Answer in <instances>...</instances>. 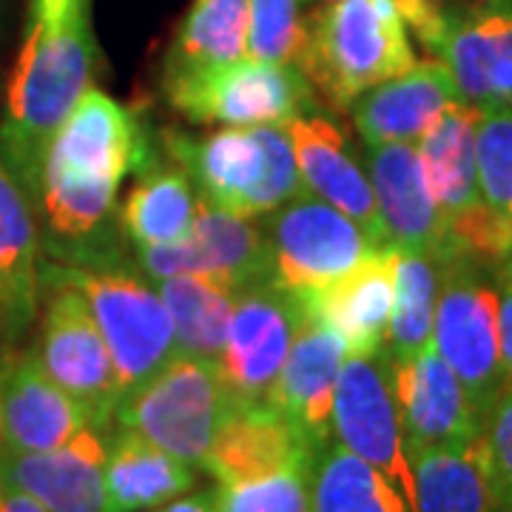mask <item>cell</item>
I'll return each mask as SVG.
<instances>
[{
    "label": "cell",
    "instance_id": "cell-1",
    "mask_svg": "<svg viewBox=\"0 0 512 512\" xmlns=\"http://www.w3.org/2000/svg\"><path fill=\"white\" fill-rule=\"evenodd\" d=\"M94 63L97 40L89 23V0H32V26L0 120V160L32 208L49 143L92 89Z\"/></svg>",
    "mask_w": 512,
    "mask_h": 512
},
{
    "label": "cell",
    "instance_id": "cell-2",
    "mask_svg": "<svg viewBox=\"0 0 512 512\" xmlns=\"http://www.w3.org/2000/svg\"><path fill=\"white\" fill-rule=\"evenodd\" d=\"M413 63L416 52L396 0H330L313 12L296 66L325 103L348 111L359 94Z\"/></svg>",
    "mask_w": 512,
    "mask_h": 512
},
{
    "label": "cell",
    "instance_id": "cell-3",
    "mask_svg": "<svg viewBox=\"0 0 512 512\" xmlns=\"http://www.w3.org/2000/svg\"><path fill=\"white\" fill-rule=\"evenodd\" d=\"M163 143L202 200L237 217H265L302 191L288 123L225 126L208 137L171 128Z\"/></svg>",
    "mask_w": 512,
    "mask_h": 512
},
{
    "label": "cell",
    "instance_id": "cell-4",
    "mask_svg": "<svg viewBox=\"0 0 512 512\" xmlns=\"http://www.w3.org/2000/svg\"><path fill=\"white\" fill-rule=\"evenodd\" d=\"M52 271L83 293L111 353L120 402L177 356L163 299L134 268L114 265L109 259L92 265L52 262Z\"/></svg>",
    "mask_w": 512,
    "mask_h": 512
},
{
    "label": "cell",
    "instance_id": "cell-5",
    "mask_svg": "<svg viewBox=\"0 0 512 512\" xmlns=\"http://www.w3.org/2000/svg\"><path fill=\"white\" fill-rule=\"evenodd\" d=\"M478 109L458 100L419 137V157L444 222L450 259L464 256L498 268L512 254V237L481 200L476 174Z\"/></svg>",
    "mask_w": 512,
    "mask_h": 512
},
{
    "label": "cell",
    "instance_id": "cell-6",
    "mask_svg": "<svg viewBox=\"0 0 512 512\" xmlns=\"http://www.w3.org/2000/svg\"><path fill=\"white\" fill-rule=\"evenodd\" d=\"M231 410L217 362L177 353L163 370L131 390L114 424L143 436L185 464L205 470L208 453Z\"/></svg>",
    "mask_w": 512,
    "mask_h": 512
},
{
    "label": "cell",
    "instance_id": "cell-7",
    "mask_svg": "<svg viewBox=\"0 0 512 512\" xmlns=\"http://www.w3.org/2000/svg\"><path fill=\"white\" fill-rule=\"evenodd\" d=\"M40 302L37 362L86 410L92 427L109 433L120 404V387L106 339L83 293L57 276L52 265H40Z\"/></svg>",
    "mask_w": 512,
    "mask_h": 512
},
{
    "label": "cell",
    "instance_id": "cell-8",
    "mask_svg": "<svg viewBox=\"0 0 512 512\" xmlns=\"http://www.w3.org/2000/svg\"><path fill=\"white\" fill-rule=\"evenodd\" d=\"M163 80L171 106L205 126H285L293 117L319 109L316 92L299 66L254 57Z\"/></svg>",
    "mask_w": 512,
    "mask_h": 512
},
{
    "label": "cell",
    "instance_id": "cell-9",
    "mask_svg": "<svg viewBox=\"0 0 512 512\" xmlns=\"http://www.w3.org/2000/svg\"><path fill=\"white\" fill-rule=\"evenodd\" d=\"M490 271L495 268L464 256L447 259L433 319V345L464 384L481 419L507 384L498 339V296Z\"/></svg>",
    "mask_w": 512,
    "mask_h": 512
},
{
    "label": "cell",
    "instance_id": "cell-10",
    "mask_svg": "<svg viewBox=\"0 0 512 512\" xmlns=\"http://www.w3.org/2000/svg\"><path fill=\"white\" fill-rule=\"evenodd\" d=\"M265 239L271 254V282L305 296L353 271L376 245L365 231L305 188L265 214Z\"/></svg>",
    "mask_w": 512,
    "mask_h": 512
},
{
    "label": "cell",
    "instance_id": "cell-11",
    "mask_svg": "<svg viewBox=\"0 0 512 512\" xmlns=\"http://www.w3.org/2000/svg\"><path fill=\"white\" fill-rule=\"evenodd\" d=\"M302 319V299L276 282H259L239 291L217 359L231 407L271 404L279 370Z\"/></svg>",
    "mask_w": 512,
    "mask_h": 512
},
{
    "label": "cell",
    "instance_id": "cell-12",
    "mask_svg": "<svg viewBox=\"0 0 512 512\" xmlns=\"http://www.w3.org/2000/svg\"><path fill=\"white\" fill-rule=\"evenodd\" d=\"M333 441L367 461L416 512L413 470L384 350L345 356L333 393Z\"/></svg>",
    "mask_w": 512,
    "mask_h": 512
},
{
    "label": "cell",
    "instance_id": "cell-13",
    "mask_svg": "<svg viewBox=\"0 0 512 512\" xmlns=\"http://www.w3.org/2000/svg\"><path fill=\"white\" fill-rule=\"evenodd\" d=\"M137 268L148 282L165 276L194 274L220 279L245 291L259 282H271V254L265 231L248 217H237L200 197L191 234L174 245L137 248Z\"/></svg>",
    "mask_w": 512,
    "mask_h": 512
},
{
    "label": "cell",
    "instance_id": "cell-14",
    "mask_svg": "<svg viewBox=\"0 0 512 512\" xmlns=\"http://www.w3.org/2000/svg\"><path fill=\"white\" fill-rule=\"evenodd\" d=\"M387 362L407 453L424 447H464L481 439V416L433 342L410 359Z\"/></svg>",
    "mask_w": 512,
    "mask_h": 512
},
{
    "label": "cell",
    "instance_id": "cell-15",
    "mask_svg": "<svg viewBox=\"0 0 512 512\" xmlns=\"http://www.w3.org/2000/svg\"><path fill=\"white\" fill-rule=\"evenodd\" d=\"M146 163V143L137 117L100 89L80 97L49 143L43 171L123 183Z\"/></svg>",
    "mask_w": 512,
    "mask_h": 512
},
{
    "label": "cell",
    "instance_id": "cell-16",
    "mask_svg": "<svg viewBox=\"0 0 512 512\" xmlns=\"http://www.w3.org/2000/svg\"><path fill=\"white\" fill-rule=\"evenodd\" d=\"M288 134L302 188L348 214L376 245H387L367 168L356 157L345 128L313 109L293 117Z\"/></svg>",
    "mask_w": 512,
    "mask_h": 512
},
{
    "label": "cell",
    "instance_id": "cell-17",
    "mask_svg": "<svg viewBox=\"0 0 512 512\" xmlns=\"http://www.w3.org/2000/svg\"><path fill=\"white\" fill-rule=\"evenodd\" d=\"M92 427L86 410L52 382L35 350L18 345L0 353V444L40 453L72 441Z\"/></svg>",
    "mask_w": 512,
    "mask_h": 512
},
{
    "label": "cell",
    "instance_id": "cell-18",
    "mask_svg": "<svg viewBox=\"0 0 512 512\" xmlns=\"http://www.w3.org/2000/svg\"><path fill=\"white\" fill-rule=\"evenodd\" d=\"M106 441V430L86 427L72 441L40 453L0 444V481L32 495L49 512H109Z\"/></svg>",
    "mask_w": 512,
    "mask_h": 512
},
{
    "label": "cell",
    "instance_id": "cell-19",
    "mask_svg": "<svg viewBox=\"0 0 512 512\" xmlns=\"http://www.w3.org/2000/svg\"><path fill=\"white\" fill-rule=\"evenodd\" d=\"M458 97L473 106H512V3L476 0L450 9L436 55Z\"/></svg>",
    "mask_w": 512,
    "mask_h": 512
},
{
    "label": "cell",
    "instance_id": "cell-20",
    "mask_svg": "<svg viewBox=\"0 0 512 512\" xmlns=\"http://www.w3.org/2000/svg\"><path fill=\"white\" fill-rule=\"evenodd\" d=\"M345 356V342L305 311L279 370L271 404L313 453L333 441V393Z\"/></svg>",
    "mask_w": 512,
    "mask_h": 512
},
{
    "label": "cell",
    "instance_id": "cell-21",
    "mask_svg": "<svg viewBox=\"0 0 512 512\" xmlns=\"http://www.w3.org/2000/svg\"><path fill=\"white\" fill-rule=\"evenodd\" d=\"M365 160L387 245L424 251L447 262L450 248L444 222L430 194L416 143L365 146Z\"/></svg>",
    "mask_w": 512,
    "mask_h": 512
},
{
    "label": "cell",
    "instance_id": "cell-22",
    "mask_svg": "<svg viewBox=\"0 0 512 512\" xmlns=\"http://www.w3.org/2000/svg\"><path fill=\"white\" fill-rule=\"evenodd\" d=\"M458 100L450 69L439 57H430L359 94L350 114L365 146L419 143L421 134Z\"/></svg>",
    "mask_w": 512,
    "mask_h": 512
},
{
    "label": "cell",
    "instance_id": "cell-23",
    "mask_svg": "<svg viewBox=\"0 0 512 512\" xmlns=\"http://www.w3.org/2000/svg\"><path fill=\"white\" fill-rule=\"evenodd\" d=\"M393 296V245H382L367 254L353 271L299 299L308 316L345 342L348 356H370L384 348Z\"/></svg>",
    "mask_w": 512,
    "mask_h": 512
},
{
    "label": "cell",
    "instance_id": "cell-24",
    "mask_svg": "<svg viewBox=\"0 0 512 512\" xmlns=\"http://www.w3.org/2000/svg\"><path fill=\"white\" fill-rule=\"evenodd\" d=\"M40 308V231L29 197L0 160V342L18 345Z\"/></svg>",
    "mask_w": 512,
    "mask_h": 512
},
{
    "label": "cell",
    "instance_id": "cell-25",
    "mask_svg": "<svg viewBox=\"0 0 512 512\" xmlns=\"http://www.w3.org/2000/svg\"><path fill=\"white\" fill-rule=\"evenodd\" d=\"M197 467L154 447L126 427H111L106 441L109 512H146L197 487Z\"/></svg>",
    "mask_w": 512,
    "mask_h": 512
},
{
    "label": "cell",
    "instance_id": "cell-26",
    "mask_svg": "<svg viewBox=\"0 0 512 512\" xmlns=\"http://www.w3.org/2000/svg\"><path fill=\"white\" fill-rule=\"evenodd\" d=\"M313 456L274 404L231 407L208 453L205 473L220 484Z\"/></svg>",
    "mask_w": 512,
    "mask_h": 512
},
{
    "label": "cell",
    "instance_id": "cell-27",
    "mask_svg": "<svg viewBox=\"0 0 512 512\" xmlns=\"http://www.w3.org/2000/svg\"><path fill=\"white\" fill-rule=\"evenodd\" d=\"M171 316L177 353L217 362L239 291L220 279L177 274L151 282Z\"/></svg>",
    "mask_w": 512,
    "mask_h": 512
},
{
    "label": "cell",
    "instance_id": "cell-28",
    "mask_svg": "<svg viewBox=\"0 0 512 512\" xmlns=\"http://www.w3.org/2000/svg\"><path fill=\"white\" fill-rule=\"evenodd\" d=\"M416 512H493L481 444L410 450Z\"/></svg>",
    "mask_w": 512,
    "mask_h": 512
},
{
    "label": "cell",
    "instance_id": "cell-29",
    "mask_svg": "<svg viewBox=\"0 0 512 512\" xmlns=\"http://www.w3.org/2000/svg\"><path fill=\"white\" fill-rule=\"evenodd\" d=\"M444 259L393 245V313L384 336L387 359H410L433 342V319L439 302Z\"/></svg>",
    "mask_w": 512,
    "mask_h": 512
},
{
    "label": "cell",
    "instance_id": "cell-30",
    "mask_svg": "<svg viewBox=\"0 0 512 512\" xmlns=\"http://www.w3.org/2000/svg\"><path fill=\"white\" fill-rule=\"evenodd\" d=\"M248 0H191L171 49L163 77L200 72L245 57Z\"/></svg>",
    "mask_w": 512,
    "mask_h": 512
},
{
    "label": "cell",
    "instance_id": "cell-31",
    "mask_svg": "<svg viewBox=\"0 0 512 512\" xmlns=\"http://www.w3.org/2000/svg\"><path fill=\"white\" fill-rule=\"evenodd\" d=\"M200 194L183 168H148L123 202V228L134 248L174 245L191 234Z\"/></svg>",
    "mask_w": 512,
    "mask_h": 512
},
{
    "label": "cell",
    "instance_id": "cell-32",
    "mask_svg": "<svg viewBox=\"0 0 512 512\" xmlns=\"http://www.w3.org/2000/svg\"><path fill=\"white\" fill-rule=\"evenodd\" d=\"M311 512H413L367 461L339 441H328L313 458Z\"/></svg>",
    "mask_w": 512,
    "mask_h": 512
},
{
    "label": "cell",
    "instance_id": "cell-33",
    "mask_svg": "<svg viewBox=\"0 0 512 512\" xmlns=\"http://www.w3.org/2000/svg\"><path fill=\"white\" fill-rule=\"evenodd\" d=\"M313 458L220 481L214 490V512H311Z\"/></svg>",
    "mask_w": 512,
    "mask_h": 512
},
{
    "label": "cell",
    "instance_id": "cell-34",
    "mask_svg": "<svg viewBox=\"0 0 512 512\" xmlns=\"http://www.w3.org/2000/svg\"><path fill=\"white\" fill-rule=\"evenodd\" d=\"M476 174L481 200L512 237V106H476Z\"/></svg>",
    "mask_w": 512,
    "mask_h": 512
},
{
    "label": "cell",
    "instance_id": "cell-35",
    "mask_svg": "<svg viewBox=\"0 0 512 512\" xmlns=\"http://www.w3.org/2000/svg\"><path fill=\"white\" fill-rule=\"evenodd\" d=\"M302 3L305 0H248L245 57L296 66L308 37Z\"/></svg>",
    "mask_w": 512,
    "mask_h": 512
},
{
    "label": "cell",
    "instance_id": "cell-36",
    "mask_svg": "<svg viewBox=\"0 0 512 512\" xmlns=\"http://www.w3.org/2000/svg\"><path fill=\"white\" fill-rule=\"evenodd\" d=\"M481 456L493 512H512V382L495 396L481 419Z\"/></svg>",
    "mask_w": 512,
    "mask_h": 512
},
{
    "label": "cell",
    "instance_id": "cell-37",
    "mask_svg": "<svg viewBox=\"0 0 512 512\" xmlns=\"http://www.w3.org/2000/svg\"><path fill=\"white\" fill-rule=\"evenodd\" d=\"M495 296H498V339H501V362L507 382H512V254L493 271Z\"/></svg>",
    "mask_w": 512,
    "mask_h": 512
},
{
    "label": "cell",
    "instance_id": "cell-38",
    "mask_svg": "<svg viewBox=\"0 0 512 512\" xmlns=\"http://www.w3.org/2000/svg\"><path fill=\"white\" fill-rule=\"evenodd\" d=\"M146 512H214V490L211 493H185Z\"/></svg>",
    "mask_w": 512,
    "mask_h": 512
},
{
    "label": "cell",
    "instance_id": "cell-39",
    "mask_svg": "<svg viewBox=\"0 0 512 512\" xmlns=\"http://www.w3.org/2000/svg\"><path fill=\"white\" fill-rule=\"evenodd\" d=\"M0 512H49L32 495L20 493L12 484L0 481Z\"/></svg>",
    "mask_w": 512,
    "mask_h": 512
},
{
    "label": "cell",
    "instance_id": "cell-40",
    "mask_svg": "<svg viewBox=\"0 0 512 512\" xmlns=\"http://www.w3.org/2000/svg\"><path fill=\"white\" fill-rule=\"evenodd\" d=\"M447 9H458V6H467V3H473V0H441Z\"/></svg>",
    "mask_w": 512,
    "mask_h": 512
},
{
    "label": "cell",
    "instance_id": "cell-41",
    "mask_svg": "<svg viewBox=\"0 0 512 512\" xmlns=\"http://www.w3.org/2000/svg\"><path fill=\"white\" fill-rule=\"evenodd\" d=\"M308 3H330V0H308Z\"/></svg>",
    "mask_w": 512,
    "mask_h": 512
},
{
    "label": "cell",
    "instance_id": "cell-42",
    "mask_svg": "<svg viewBox=\"0 0 512 512\" xmlns=\"http://www.w3.org/2000/svg\"><path fill=\"white\" fill-rule=\"evenodd\" d=\"M473 3H476V0H473ZM498 3H512V0H498Z\"/></svg>",
    "mask_w": 512,
    "mask_h": 512
}]
</instances>
